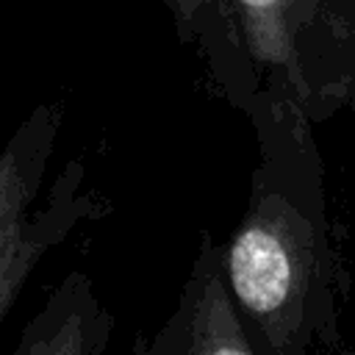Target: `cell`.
I'll return each mask as SVG.
<instances>
[{"label":"cell","mask_w":355,"mask_h":355,"mask_svg":"<svg viewBox=\"0 0 355 355\" xmlns=\"http://www.w3.org/2000/svg\"><path fill=\"white\" fill-rule=\"evenodd\" d=\"M161 3L172 11L175 25L180 28L183 36H202L205 39V31H208L205 22L208 19H219L222 28H227L233 36L241 39L233 0H161Z\"/></svg>","instance_id":"cell-6"},{"label":"cell","mask_w":355,"mask_h":355,"mask_svg":"<svg viewBox=\"0 0 355 355\" xmlns=\"http://www.w3.org/2000/svg\"><path fill=\"white\" fill-rule=\"evenodd\" d=\"M252 119L261 164L244 219L225 247L227 283L258 352L305 355L336 338V252L311 116L266 92Z\"/></svg>","instance_id":"cell-1"},{"label":"cell","mask_w":355,"mask_h":355,"mask_svg":"<svg viewBox=\"0 0 355 355\" xmlns=\"http://www.w3.org/2000/svg\"><path fill=\"white\" fill-rule=\"evenodd\" d=\"M61 119L58 103H39L0 150V324L39 261L78 222L103 211L100 200L83 189L86 169L78 158L58 172L47 197L39 200Z\"/></svg>","instance_id":"cell-2"},{"label":"cell","mask_w":355,"mask_h":355,"mask_svg":"<svg viewBox=\"0 0 355 355\" xmlns=\"http://www.w3.org/2000/svg\"><path fill=\"white\" fill-rule=\"evenodd\" d=\"M266 92L322 119L355 103V0H233Z\"/></svg>","instance_id":"cell-3"},{"label":"cell","mask_w":355,"mask_h":355,"mask_svg":"<svg viewBox=\"0 0 355 355\" xmlns=\"http://www.w3.org/2000/svg\"><path fill=\"white\" fill-rule=\"evenodd\" d=\"M114 316L94 297L83 272H69L25 324L17 355H100L108 347Z\"/></svg>","instance_id":"cell-5"},{"label":"cell","mask_w":355,"mask_h":355,"mask_svg":"<svg viewBox=\"0 0 355 355\" xmlns=\"http://www.w3.org/2000/svg\"><path fill=\"white\" fill-rule=\"evenodd\" d=\"M153 355H258L244 313L233 297L225 250L202 244L191 277L169 322L147 347Z\"/></svg>","instance_id":"cell-4"}]
</instances>
